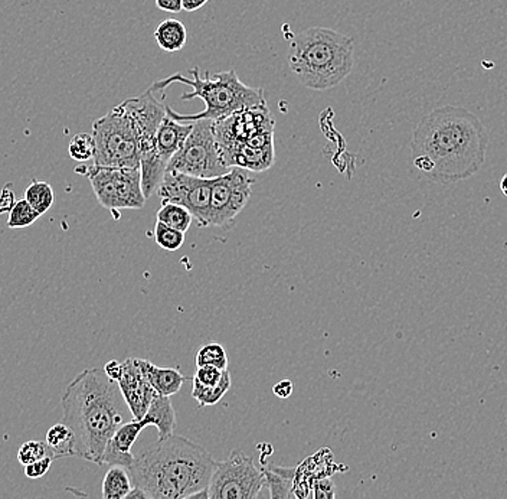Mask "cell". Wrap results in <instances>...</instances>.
Segmentation results:
<instances>
[{
  "label": "cell",
  "instance_id": "31",
  "mask_svg": "<svg viewBox=\"0 0 507 499\" xmlns=\"http://www.w3.org/2000/svg\"><path fill=\"white\" fill-rule=\"evenodd\" d=\"M52 462H54V458H52V456H48V458H43V459L38 460V462L26 465V467H23L25 476L28 477V479H33V481L45 476V475L50 472V467H52Z\"/></svg>",
  "mask_w": 507,
  "mask_h": 499
},
{
  "label": "cell",
  "instance_id": "33",
  "mask_svg": "<svg viewBox=\"0 0 507 499\" xmlns=\"http://www.w3.org/2000/svg\"><path fill=\"white\" fill-rule=\"evenodd\" d=\"M156 6L160 11L169 12V14H179L182 9V0H156Z\"/></svg>",
  "mask_w": 507,
  "mask_h": 499
},
{
  "label": "cell",
  "instance_id": "28",
  "mask_svg": "<svg viewBox=\"0 0 507 499\" xmlns=\"http://www.w3.org/2000/svg\"><path fill=\"white\" fill-rule=\"evenodd\" d=\"M231 386H232L231 376H228L227 378L223 380V383L215 388H202L194 386V388H192V397L199 403L201 407L215 405L222 400L223 395H227Z\"/></svg>",
  "mask_w": 507,
  "mask_h": 499
},
{
  "label": "cell",
  "instance_id": "3",
  "mask_svg": "<svg viewBox=\"0 0 507 499\" xmlns=\"http://www.w3.org/2000/svg\"><path fill=\"white\" fill-rule=\"evenodd\" d=\"M218 460L191 439L172 434L136 456L129 475L155 499H182L208 488Z\"/></svg>",
  "mask_w": 507,
  "mask_h": 499
},
{
  "label": "cell",
  "instance_id": "14",
  "mask_svg": "<svg viewBox=\"0 0 507 499\" xmlns=\"http://www.w3.org/2000/svg\"><path fill=\"white\" fill-rule=\"evenodd\" d=\"M122 376L117 380V386L133 419L141 420L155 397V390L146 380L137 358H127L122 362Z\"/></svg>",
  "mask_w": 507,
  "mask_h": 499
},
{
  "label": "cell",
  "instance_id": "8",
  "mask_svg": "<svg viewBox=\"0 0 507 499\" xmlns=\"http://www.w3.org/2000/svg\"><path fill=\"white\" fill-rule=\"evenodd\" d=\"M213 123V120L195 122L184 145L170 159L167 170L201 179H213L230 172L216 145Z\"/></svg>",
  "mask_w": 507,
  "mask_h": 499
},
{
  "label": "cell",
  "instance_id": "38",
  "mask_svg": "<svg viewBox=\"0 0 507 499\" xmlns=\"http://www.w3.org/2000/svg\"><path fill=\"white\" fill-rule=\"evenodd\" d=\"M182 499H209L208 488L195 492V494H191V495L185 496V498Z\"/></svg>",
  "mask_w": 507,
  "mask_h": 499
},
{
  "label": "cell",
  "instance_id": "17",
  "mask_svg": "<svg viewBox=\"0 0 507 499\" xmlns=\"http://www.w3.org/2000/svg\"><path fill=\"white\" fill-rule=\"evenodd\" d=\"M141 420L146 423V426L158 427V440H163V439H167L175 434L177 413L173 409L170 397L155 395L150 405H149L148 412Z\"/></svg>",
  "mask_w": 507,
  "mask_h": 499
},
{
  "label": "cell",
  "instance_id": "23",
  "mask_svg": "<svg viewBox=\"0 0 507 499\" xmlns=\"http://www.w3.org/2000/svg\"><path fill=\"white\" fill-rule=\"evenodd\" d=\"M25 199L36 213L43 215L54 205V189L48 182L33 181L26 188Z\"/></svg>",
  "mask_w": 507,
  "mask_h": 499
},
{
  "label": "cell",
  "instance_id": "32",
  "mask_svg": "<svg viewBox=\"0 0 507 499\" xmlns=\"http://www.w3.org/2000/svg\"><path fill=\"white\" fill-rule=\"evenodd\" d=\"M312 491H313V499H336V488L330 477H317Z\"/></svg>",
  "mask_w": 507,
  "mask_h": 499
},
{
  "label": "cell",
  "instance_id": "27",
  "mask_svg": "<svg viewBox=\"0 0 507 499\" xmlns=\"http://www.w3.org/2000/svg\"><path fill=\"white\" fill-rule=\"evenodd\" d=\"M231 376L228 369L215 368V367H196V373L192 377V383L196 387L215 388Z\"/></svg>",
  "mask_w": 507,
  "mask_h": 499
},
{
  "label": "cell",
  "instance_id": "19",
  "mask_svg": "<svg viewBox=\"0 0 507 499\" xmlns=\"http://www.w3.org/2000/svg\"><path fill=\"white\" fill-rule=\"evenodd\" d=\"M266 476V486L270 491V499H290L294 485L295 469L266 465L261 467Z\"/></svg>",
  "mask_w": 507,
  "mask_h": 499
},
{
  "label": "cell",
  "instance_id": "16",
  "mask_svg": "<svg viewBox=\"0 0 507 499\" xmlns=\"http://www.w3.org/2000/svg\"><path fill=\"white\" fill-rule=\"evenodd\" d=\"M137 362L156 395H163V397H172V395H177L185 381L187 380L186 377L180 373L179 368H160L148 359L137 358Z\"/></svg>",
  "mask_w": 507,
  "mask_h": 499
},
{
  "label": "cell",
  "instance_id": "9",
  "mask_svg": "<svg viewBox=\"0 0 507 499\" xmlns=\"http://www.w3.org/2000/svg\"><path fill=\"white\" fill-rule=\"evenodd\" d=\"M266 476L251 456L240 449L218 462L208 485L209 499H259Z\"/></svg>",
  "mask_w": 507,
  "mask_h": 499
},
{
  "label": "cell",
  "instance_id": "34",
  "mask_svg": "<svg viewBox=\"0 0 507 499\" xmlns=\"http://www.w3.org/2000/svg\"><path fill=\"white\" fill-rule=\"evenodd\" d=\"M274 395H277L278 398H285L290 397L293 395V383L292 381L283 380L280 383L276 384L273 387Z\"/></svg>",
  "mask_w": 507,
  "mask_h": 499
},
{
  "label": "cell",
  "instance_id": "20",
  "mask_svg": "<svg viewBox=\"0 0 507 499\" xmlns=\"http://www.w3.org/2000/svg\"><path fill=\"white\" fill-rule=\"evenodd\" d=\"M47 445L55 459L77 455L76 434L62 422L47 431Z\"/></svg>",
  "mask_w": 507,
  "mask_h": 499
},
{
  "label": "cell",
  "instance_id": "13",
  "mask_svg": "<svg viewBox=\"0 0 507 499\" xmlns=\"http://www.w3.org/2000/svg\"><path fill=\"white\" fill-rule=\"evenodd\" d=\"M156 95L158 91L153 90L150 86L143 95L127 98L120 104L136 124L140 141V156L153 148L156 132L166 116V104L163 103L165 95L160 98L156 97Z\"/></svg>",
  "mask_w": 507,
  "mask_h": 499
},
{
  "label": "cell",
  "instance_id": "21",
  "mask_svg": "<svg viewBox=\"0 0 507 499\" xmlns=\"http://www.w3.org/2000/svg\"><path fill=\"white\" fill-rule=\"evenodd\" d=\"M133 486L126 467H110L103 479V499H124Z\"/></svg>",
  "mask_w": 507,
  "mask_h": 499
},
{
  "label": "cell",
  "instance_id": "37",
  "mask_svg": "<svg viewBox=\"0 0 507 499\" xmlns=\"http://www.w3.org/2000/svg\"><path fill=\"white\" fill-rule=\"evenodd\" d=\"M124 499H155L150 494L144 491V489L139 488V486H133L131 491L129 492V495Z\"/></svg>",
  "mask_w": 507,
  "mask_h": 499
},
{
  "label": "cell",
  "instance_id": "39",
  "mask_svg": "<svg viewBox=\"0 0 507 499\" xmlns=\"http://www.w3.org/2000/svg\"><path fill=\"white\" fill-rule=\"evenodd\" d=\"M501 191L504 196H507V175H504V177H502Z\"/></svg>",
  "mask_w": 507,
  "mask_h": 499
},
{
  "label": "cell",
  "instance_id": "35",
  "mask_svg": "<svg viewBox=\"0 0 507 499\" xmlns=\"http://www.w3.org/2000/svg\"><path fill=\"white\" fill-rule=\"evenodd\" d=\"M103 369H104V373L107 374L108 378H112L113 381L117 383L120 376H122V362L113 359V361H108Z\"/></svg>",
  "mask_w": 507,
  "mask_h": 499
},
{
  "label": "cell",
  "instance_id": "1",
  "mask_svg": "<svg viewBox=\"0 0 507 499\" xmlns=\"http://www.w3.org/2000/svg\"><path fill=\"white\" fill-rule=\"evenodd\" d=\"M489 133L472 112L444 105L432 110L415 129L411 149L414 165L439 184L465 181L486 162Z\"/></svg>",
  "mask_w": 507,
  "mask_h": 499
},
{
  "label": "cell",
  "instance_id": "30",
  "mask_svg": "<svg viewBox=\"0 0 507 499\" xmlns=\"http://www.w3.org/2000/svg\"><path fill=\"white\" fill-rule=\"evenodd\" d=\"M48 456H52V453H50V448H48L47 441H25L18 450V460L22 467L38 462V460L43 459V458H48Z\"/></svg>",
  "mask_w": 507,
  "mask_h": 499
},
{
  "label": "cell",
  "instance_id": "4",
  "mask_svg": "<svg viewBox=\"0 0 507 499\" xmlns=\"http://www.w3.org/2000/svg\"><path fill=\"white\" fill-rule=\"evenodd\" d=\"M287 62L304 87L329 90L352 73L355 66L353 38L321 26L309 28L293 38Z\"/></svg>",
  "mask_w": 507,
  "mask_h": 499
},
{
  "label": "cell",
  "instance_id": "36",
  "mask_svg": "<svg viewBox=\"0 0 507 499\" xmlns=\"http://www.w3.org/2000/svg\"><path fill=\"white\" fill-rule=\"evenodd\" d=\"M209 0H182V9L186 12H196L204 8Z\"/></svg>",
  "mask_w": 507,
  "mask_h": 499
},
{
  "label": "cell",
  "instance_id": "22",
  "mask_svg": "<svg viewBox=\"0 0 507 499\" xmlns=\"http://www.w3.org/2000/svg\"><path fill=\"white\" fill-rule=\"evenodd\" d=\"M192 220H194L192 213L185 206L177 204H162V208L158 211V222L175 228L177 231L186 232L191 227Z\"/></svg>",
  "mask_w": 507,
  "mask_h": 499
},
{
  "label": "cell",
  "instance_id": "29",
  "mask_svg": "<svg viewBox=\"0 0 507 499\" xmlns=\"http://www.w3.org/2000/svg\"><path fill=\"white\" fill-rule=\"evenodd\" d=\"M155 241L158 247L167 251H177L184 246L185 232L177 231L175 228L167 227L163 222H156Z\"/></svg>",
  "mask_w": 507,
  "mask_h": 499
},
{
  "label": "cell",
  "instance_id": "10",
  "mask_svg": "<svg viewBox=\"0 0 507 499\" xmlns=\"http://www.w3.org/2000/svg\"><path fill=\"white\" fill-rule=\"evenodd\" d=\"M254 179L249 170L231 168L228 174L213 177L208 227H230L244 210L252 194Z\"/></svg>",
  "mask_w": 507,
  "mask_h": 499
},
{
  "label": "cell",
  "instance_id": "18",
  "mask_svg": "<svg viewBox=\"0 0 507 499\" xmlns=\"http://www.w3.org/2000/svg\"><path fill=\"white\" fill-rule=\"evenodd\" d=\"M155 40L165 52L180 51L187 42V30L177 19H165L155 31Z\"/></svg>",
  "mask_w": 507,
  "mask_h": 499
},
{
  "label": "cell",
  "instance_id": "25",
  "mask_svg": "<svg viewBox=\"0 0 507 499\" xmlns=\"http://www.w3.org/2000/svg\"><path fill=\"white\" fill-rule=\"evenodd\" d=\"M40 217V213H36L32 206L29 205L28 201L23 198L21 201H16L9 211L7 227L26 228L32 225Z\"/></svg>",
  "mask_w": 507,
  "mask_h": 499
},
{
  "label": "cell",
  "instance_id": "24",
  "mask_svg": "<svg viewBox=\"0 0 507 499\" xmlns=\"http://www.w3.org/2000/svg\"><path fill=\"white\" fill-rule=\"evenodd\" d=\"M196 367L228 369V355L225 348L218 342L204 345L196 354Z\"/></svg>",
  "mask_w": 507,
  "mask_h": 499
},
{
  "label": "cell",
  "instance_id": "15",
  "mask_svg": "<svg viewBox=\"0 0 507 499\" xmlns=\"http://www.w3.org/2000/svg\"><path fill=\"white\" fill-rule=\"evenodd\" d=\"M146 427L148 426L143 420L133 419L131 422L122 423L113 434L112 439L108 440L103 458H101V465L122 467L129 469L136 459V456L131 453V448L136 443L139 434Z\"/></svg>",
  "mask_w": 507,
  "mask_h": 499
},
{
  "label": "cell",
  "instance_id": "12",
  "mask_svg": "<svg viewBox=\"0 0 507 499\" xmlns=\"http://www.w3.org/2000/svg\"><path fill=\"white\" fill-rule=\"evenodd\" d=\"M274 127L276 120L271 116L267 103L238 110L231 116L216 120L213 123L216 145L220 148L221 155L235 146L242 145L254 136L271 133Z\"/></svg>",
  "mask_w": 507,
  "mask_h": 499
},
{
  "label": "cell",
  "instance_id": "26",
  "mask_svg": "<svg viewBox=\"0 0 507 499\" xmlns=\"http://www.w3.org/2000/svg\"><path fill=\"white\" fill-rule=\"evenodd\" d=\"M69 158L76 162L86 163L93 160V134L78 133L71 139L68 145Z\"/></svg>",
  "mask_w": 507,
  "mask_h": 499
},
{
  "label": "cell",
  "instance_id": "6",
  "mask_svg": "<svg viewBox=\"0 0 507 499\" xmlns=\"http://www.w3.org/2000/svg\"><path fill=\"white\" fill-rule=\"evenodd\" d=\"M93 165L140 169V141L133 120L117 105L93 126Z\"/></svg>",
  "mask_w": 507,
  "mask_h": 499
},
{
  "label": "cell",
  "instance_id": "2",
  "mask_svg": "<svg viewBox=\"0 0 507 499\" xmlns=\"http://www.w3.org/2000/svg\"><path fill=\"white\" fill-rule=\"evenodd\" d=\"M62 423L76 434V456L101 465L108 440L124 423V403L119 386L103 368H86L65 388Z\"/></svg>",
  "mask_w": 507,
  "mask_h": 499
},
{
  "label": "cell",
  "instance_id": "5",
  "mask_svg": "<svg viewBox=\"0 0 507 499\" xmlns=\"http://www.w3.org/2000/svg\"><path fill=\"white\" fill-rule=\"evenodd\" d=\"M191 77L192 78H187L182 74H173L166 80L151 84V88L156 91H165L175 83L189 86L192 88L191 93L180 95V100L187 102L194 98H201L202 102L205 103V110L195 113V114H180V113L175 112L170 105H166V114L179 123H195L198 120L216 122V120L231 116L238 110L266 103L264 91L261 88L245 86L240 80L235 69L216 73L213 76L206 73L205 78H204L199 73V67H194L191 69Z\"/></svg>",
  "mask_w": 507,
  "mask_h": 499
},
{
  "label": "cell",
  "instance_id": "11",
  "mask_svg": "<svg viewBox=\"0 0 507 499\" xmlns=\"http://www.w3.org/2000/svg\"><path fill=\"white\" fill-rule=\"evenodd\" d=\"M211 191L213 179H201L166 170L158 194L162 199V204L172 203L185 206L192 213L194 220H196L199 227L206 228L211 210Z\"/></svg>",
  "mask_w": 507,
  "mask_h": 499
},
{
  "label": "cell",
  "instance_id": "7",
  "mask_svg": "<svg viewBox=\"0 0 507 499\" xmlns=\"http://www.w3.org/2000/svg\"><path fill=\"white\" fill-rule=\"evenodd\" d=\"M76 174L88 177L98 203L112 211L114 218L120 217V210H141L148 201L141 189L140 169L86 167L81 163Z\"/></svg>",
  "mask_w": 507,
  "mask_h": 499
}]
</instances>
